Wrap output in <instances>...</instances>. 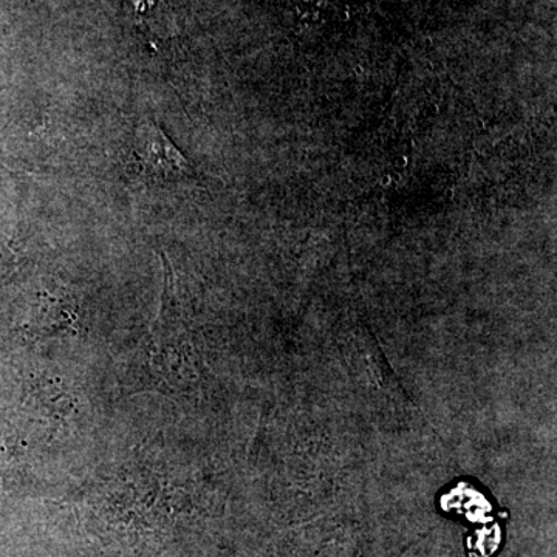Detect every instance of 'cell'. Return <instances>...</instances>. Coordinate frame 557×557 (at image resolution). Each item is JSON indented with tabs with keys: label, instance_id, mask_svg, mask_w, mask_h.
<instances>
[{
	"label": "cell",
	"instance_id": "1",
	"mask_svg": "<svg viewBox=\"0 0 557 557\" xmlns=\"http://www.w3.org/2000/svg\"><path fill=\"white\" fill-rule=\"evenodd\" d=\"M134 152L143 175L156 180H177L189 174V164L177 146L157 124L143 123L134 137Z\"/></svg>",
	"mask_w": 557,
	"mask_h": 557
},
{
	"label": "cell",
	"instance_id": "2",
	"mask_svg": "<svg viewBox=\"0 0 557 557\" xmlns=\"http://www.w3.org/2000/svg\"><path fill=\"white\" fill-rule=\"evenodd\" d=\"M127 21L156 47L174 33V16L168 0H123Z\"/></svg>",
	"mask_w": 557,
	"mask_h": 557
}]
</instances>
